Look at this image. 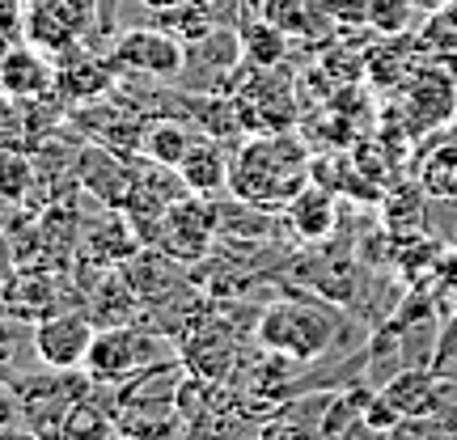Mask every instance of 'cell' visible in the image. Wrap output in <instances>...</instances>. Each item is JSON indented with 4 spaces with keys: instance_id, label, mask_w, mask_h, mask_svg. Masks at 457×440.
<instances>
[{
    "instance_id": "cell-1",
    "label": "cell",
    "mask_w": 457,
    "mask_h": 440,
    "mask_svg": "<svg viewBox=\"0 0 457 440\" xmlns=\"http://www.w3.org/2000/svg\"><path fill=\"white\" fill-rule=\"evenodd\" d=\"M310 165V153L296 136H288V131L259 136V140H245L237 148V157L228 165V191L242 199L245 208L279 212L313 182Z\"/></svg>"
},
{
    "instance_id": "cell-2",
    "label": "cell",
    "mask_w": 457,
    "mask_h": 440,
    "mask_svg": "<svg viewBox=\"0 0 457 440\" xmlns=\"http://www.w3.org/2000/svg\"><path fill=\"white\" fill-rule=\"evenodd\" d=\"M343 327H347V318L327 296H279L259 313L254 339L262 352H279L301 364H313L339 347Z\"/></svg>"
},
{
    "instance_id": "cell-3",
    "label": "cell",
    "mask_w": 457,
    "mask_h": 440,
    "mask_svg": "<svg viewBox=\"0 0 457 440\" xmlns=\"http://www.w3.org/2000/svg\"><path fill=\"white\" fill-rule=\"evenodd\" d=\"M170 360H182V352L165 335L140 330L136 322L131 327H98L94 347L85 356V377L102 390H119L131 377L148 373L157 364H170Z\"/></svg>"
},
{
    "instance_id": "cell-4",
    "label": "cell",
    "mask_w": 457,
    "mask_h": 440,
    "mask_svg": "<svg viewBox=\"0 0 457 440\" xmlns=\"http://www.w3.org/2000/svg\"><path fill=\"white\" fill-rule=\"evenodd\" d=\"M94 381L85 377V369H72V373H55V369H43V373L21 377L13 386L17 407H21V424L30 428L38 440H55L60 436V424H64L68 407L89 390Z\"/></svg>"
},
{
    "instance_id": "cell-5",
    "label": "cell",
    "mask_w": 457,
    "mask_h": 440,
    "mask_svg": "<svg viewBox=\"0 0 457 440\" xmlns=\"http://www.w3.org/2000/svg\"><path fill=\"white\" fill-rule=\"evenodd\" d=\"M242 68H245L242 30L212 26V30L187 38V60H182L179 85L195 89V94H225L228 85L242 77Z\"/></svg>"
},
{
    "instance_id": "cell-6",
    "label": "cell",
    "mask_w": 457,
    "mask_h": 440,
    "mask_svg": "<svg viewBox=\"0 0 457 440\" xmlns=\"http://www.w3.org/2000/svg\"><path fill=\"white\" fill-rule=\"evenodd\" d=\"M182 60H187V43L170 26H136V30H119L111 43L106 64L114 72H140L153 81H179Z\"/></svg>"
},
{
    "instance_id": "cell-7",
    "label": "cell",
    "mask_w": 457,
    "mask_h": 440,
    "mask_svg": "<svg viewBox=\"0 0 457 440\" xmlns=\"http://www.w3.org/2000/svg\"><path fill=\"white\" fill-rule=\"evenodd\" d=\"M216 228H220V208H216L208 195H195V191H187L182 199H174L162 216H157V225H153V242L162 245L170 259L179 262H199L208 254V245H212Z\"/></svg>"
},
{
    "instance_id": "cell-8",
    "label": "cell",
    "mask_w": 457,
    "mask_h": 440,
    "mask_svg": "<svg viewBox=\"0 0 457 440\" xmlns=\"http://www.w3.org/2000/svg\"><path fill=\"white\" fill-rule=\"evenodd\" d=\"M94 335H98V322L81 310H60L34 322V352H38V364L43 369H55V373H72V369H85V356L94 347Z\"/></svg>"
},
{
    "instance_id": "cell-9",
    "label": "cell",
    "mask_w": 457,
    "mask_h": 440,
    "mask_svg": "<svg viewBox=\"0 0 457 440\" xmlns=\"http://www.w3.org/2000/svg\"><path fill=\"white\" fill-rule=\"evenodd\" d=\"M60 310H64V288L43 267H17L0 279V318H17L34 327Z\"/></svg>"
},
{
    "instance_id": "cell-10",
    "label": "cell",
    "mask_w": 457,
    "mask_h": 440,
    "mask_svg": "<svg viewBox=\"0 0 457 440\" xmlns=\"http://www.w3.org/2000/svg\"><path fill=\"white\" fill-rule=\"evenodd\" d=\"M335 390H305L259 424V440H322V415Z\"/></svg>"
},
{
    "instance_id": "cell-11",
    "label": "cell",
    "mask_w": 457,
    "mask_h": 440,
    "mask_svg": "<svg viewBox=\"0 0 457 440\" xmlns=\"http://www.w3.org/2000/svg\"><path fill=\"white\" fill-rule=\"evenodd\" d=\"M381 398L398 411V419H424L449 398V386L432 369H403L381 386Z\"/></svg>"
},
{
    "instance_id": "cell-12",
    "label": "cell",
    "mask_w": 457,
    "mask_h": 440,
    "mask_svg": "<svg viewBox=\"0 0 457 440\" xmlns=\"http://www.w3.org/2000/svg\"><path fill=\"white\" fill-rule=\"evenodd\" d=\"M81 182L85 191L94 199H102L106 208H128L131 199V187H136V170L119 162V153L114 148H89L81 153Z\"/></svg>"
},
{
    "instance_id": "cell-13",
    "label": "cell",
    "mask_w": 457,
    "mask_h": 440,
    "mask_svg": "<svg viewBox=\"0 0 457 440\" xmlns=\"http://www.w3.org/2000/svg\"><path fill=\"white\" fill-rule=\"evenodd\" d=\"M55 81V68L47 64V55L34 47H9L0 55V89L13 98H43Z\"/></svg>"
},
{
    "instance_id": "cell-14",
    "label": "cell",
    "mask_w": 457,
    "mask_h": 440,
    "mask_svg": "<svg viewBox=\"0 0 457 440\" xmlns=\"http://www.w3.org/2000/svg\"><path fill=\"white\" fill-rule=\"evenodd\" d=\"M288 212V228H293L301 242H327L330 233H335V225H339V203H335V195L330 191H322L318 182H310L301 195L284 208Z\"/></svg>"
},
{
    "instance_id": "cell-15",
    "label": "cell",
    "mask_w": 457,
    "mask_h": 440,
    "mask_svg": "<svg viewBox=\"0 0 457 440\" xmlns=\"http://www.w3.org/2000/svg\"><path fill=\"white\" fill-rule=\"evenodd\" d=\"M174 262L179 259H170L165 250H162V259H157V254H148V250H136L119 271H123V279L131 284V293L140 296V301H153V296H157V305H162L165 296L182 284V276H179V267H174Z\"/></svg>"
},
{
    "instance_id": "cell-16",
    "label": "cell",
    "mask_w": 457,
    "mask_h": 440,
    "mask_svg": "<svg viewBox=\"0 0 457 440\" xmlns=\"http://www.w3.org/2000/svg\"><path fill=\"white\" fill-rule=\"evenodd\" d=\"M98 394H102L98 386H89V390L68 407L55 440H119V415H114L111 407H102Z\"/></svg>"
},
{
    "instance_id": "cell-17",
    "label": "cell",
    "mask_w": 457,
    "mask_h": 440,
    "mask_svg": "<svg viewBox=\"0 0 457 440\" xmlns=\"http://www.w3.org/2000/svg\"><path fill=\"white\" fill-rule=\"evenodd\" d=\"M182 182L195 191V195H216L220 187L228 182V162H225V148L216 145L212 136H195V145L187 148V157L179 165Z\"/></svg>"
},
{
    "instance_id": "cell-18",
    "label": "cell",
    "mask_w": 457,
    "mask_h": 440,
    "mask_svg": "<svg viewBox=\"0 0 457 440\" xmlns=\"http://www.w3.org/2000/svg\"><path fill=\"white\" fill-rule=\"evenodd\" d=\"M34 369H43L34 352V327L17 318H0V386H17Z\"/></svg>"
},
{
    "instance_id": "cell-19",
    "label": "cell",
    "mask_w": 457,
    "mask_h": 440,
    "mask_svg": "<svg viewBox=\"0 0 457 440\" xmlns=\"http://www.w3.org/2000/svg\"><path fill=\"white\" fill-rule=\"evenodd\" d=\"M195 145V131L179 123V119H153L140 128V157L145 162H157V165H174L179 170L187 148Z\"/></svg>"
},
{
    "instance_id": "cell-20",
    "label": "cell",
    "mask_w": 457,
    "mask_h": 440,
    "mask_svg": "<svg viewBox=\"0 0 457 440\" xmlns=\"http://www.w3.org/2000/svg\"><path fill=\"white\" fill-rule=\"evenodd\" d=\"M89 318L98 322V327H131L136 322V313H140V296L131 293V284L123 279V271L119 276H106L94 288V296H89Z\"/></svg>"
},
{
    "instance_id": "cell-21",
    "label": "cell",
    "mask_w": 457,
    "mask_h": 440,
    "mask_svg": "<svg viewBox=\"0 0 457 440\" xmlns=\"http://www.w3.org/2000/svg\"><path fill=\"white\" fill-rule=\"evenodd\" d=\"M420 187L428 199H457V128L420 165Z\"/></svg>"
},
{
    "instance_id": "cell-22",
    "label": "cell",
    "mask_w": 457,
    "mask_h": 440,
    "mask_svg": "<svg viewBox=\"0 0 457 440\" xmlns=\"http://www.w3.org/2000/svg\"><path fill=\"white\" fill-rule=\"evenodd\" d=\"M242 51H245V68H279L284 64V55H288V34L279 30L276 21H250L242 30Z\"/></svg>"
},
{
    "instance_id": "cell-23",
    "label": "cell",
    "mask_w": 457,
    "mask_h": 440,
    "mask_svg": "<svg viewBox=\"0 0 457 440\" xmlns=\"http://www.w3.org/2000/svg\"><path fill=\"white\" fill-rule=\"evenodd\" d=\"M111 72L114 68L106 60H85V64H72V68H60V89H64L72 102H94L98 94L111 89Z\"/></svg>"
},
{
    "instance_id": "cell-24",
    "label": "cell",
    "mask_w": 457,
    "mask_h": 440,
    "mask_svg": "<svg viewBox=\"0 0 457 440\" xmlns=\"http://www.w3.org/2000/svg\"><path fill=\"white\" fill-rule=\"evenodd\" d=\"M415 0H369V30H377L381 38H403L415 26Z\"/></svg>"
},
{
    "instance_id": "cell-25",
    "label": "cell",
    "mask_w": 457,
    "mask_h": 440,
    "mask_svg": "<svg viewBox=\"0 0 457 440\" xmlns=\"http://www.w3.org/2000/svg\"><path fill=\"white\" fill-rule=\"evenodd\" d=\"M30 191V165L17 153H0V199H26Z\"/></svg>"
},
{
    "instance_id": "cell-26",
    "label": "cell",
    "mask_w": 457,
    "mask_h": 440,
    "mask_svg": "<svg viewBox=\"0 0 457 440\" xmlns=\"http://www.w3.org/2000/svg\"><path fill=\"white\" fill-rule=\"evenodd\" d=\"M420 428H424V440H457V394L449 390V398L432 415H424Z\"/></svg>"
},
{
    "instance_id": "cell-27",
    "label": "cell",
    "mask_w": 457,
    "mask_h": 440,
    "mask_svg": "<svg viewBox=\"0 0 457 440\" xmlns=\"http://www.w3.org/2000/svg\"><path fill=\"white\" fill-rule=\"evenodd\" d=\"M318 9L335 26H369V0H318Z\"/></svg>"
},
{
    "instance_id": "cell-28",
    "label": "cell",
    "mask_w": 457,
    "mask_h": 440,
    "mask_svg": "<svg viewBox=\"0 0 457 440\" xmlns=\"http://www.w3.org/2000/svg\"><path fill=\"white\" fill-rule=\"evenodd\" d=\"M339 440H390V432H386V428H377L373 419H369V415H360L356 424L347 428V432H343Z\"/></svg>"
},
{
    "instance_id": "cell-29",
    "label": "cell",
    "mask_w": 457,
    "mask_h": 440,
    "mask_svg": "<svg viewBox=\"0 0 457 440\" xmlns=\"http://www.w3.org/2000/svg\"><path fill=\"white\" fill-rule=\"evenodd\" d=\"M0 440H38V436H34L30 428L17 419V424H0Z\"/></svg>"
},
{
    "instance_id": "cell-30",
    "label": "cell",
    "mask_w": 457,
    "mask_h": 440,
    "mask_svg": "<svg viewBox=\"0 0 457 440\" xmlns=\"http://www.w3.org/2000/svg\"><path fill=\"white\" fill-rule=\"evenodd\" d=\"M415 9H420L424 17H436V13H449L453 0H415Z\"/></svg>"
}]
</instances>
